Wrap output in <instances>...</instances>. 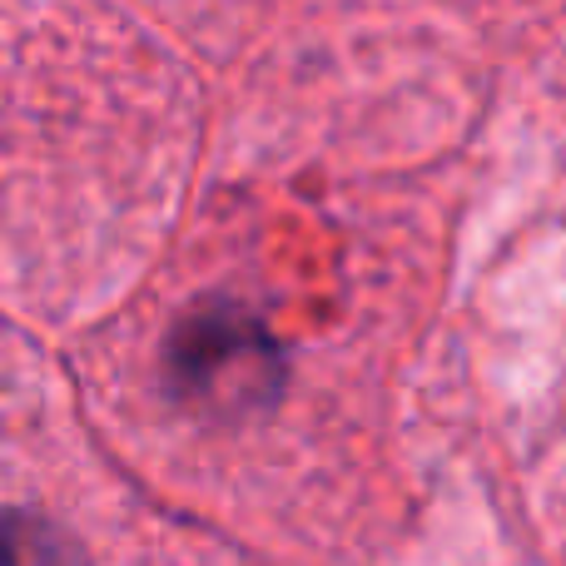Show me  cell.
<instances>
[{
  "label": "cell",
  "mask_w": 566,
  "mask_h": 566,
  "mask_svg": "<svg viewBox=\"0 0 566 566\" xmlns=\"http://www.w3.org/2000/svg\"><path fill=\"white\" fill-rule=\"evenodd\" d=\"M0 566H85L75 542L45 517L6 512L0 517Z\"/></svg>",
  "instance_id": "cell-1"
}]
</instances>
